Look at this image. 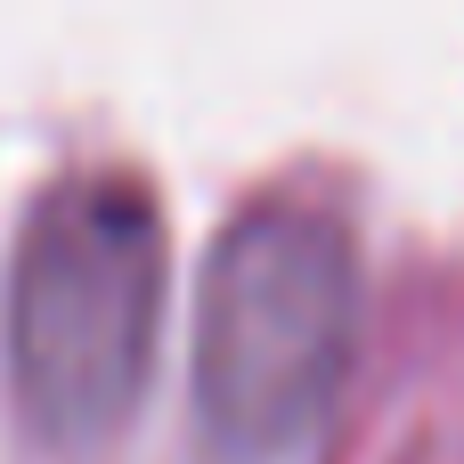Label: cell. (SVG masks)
Masks as SVG:
<instances>
[{"mask_svg":"<svg viewBox=\"0 0 464 464\" xmlns=\"http://www.w3.org/2000/svg\"><path fill=\"white\" fill-rule=\"evenodd\" d=\"M171 294V228L163 196L122 163H73L57 171L8 261V392L16 416L49 449L106 440L155 367Z\"/></svg>","mask_w":464,"mask_h":464,"instance_id":"6da1fadb","label":"cell"},{"mask_svg":"<svg viewBox=\"0 0 464 464\" xmlns=\"http://www.w3.org/2000/svg\"><path fill=\"white\" fill-rule=\"evenodd\" d=\"M359 343V245L343 204L261 188L204 261L196 440L212 464H294L334 416Z\"/></svg>","mask_w":464,"mask_h":464,"instance_id":"7a4b0ae2","label":"cell"}]
</instances>
